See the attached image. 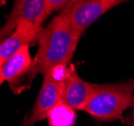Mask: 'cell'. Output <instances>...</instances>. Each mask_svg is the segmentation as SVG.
Here are the masks:
<instances>
[{"label":"cell","mask_w":134,"mask_h":126,"mask_svg":"<svg viewBox=\"0 0 134 126\" xmlns=\"http://www.w3.org/2000/svg\"><path fill=\"white\" fill-rule=\"evenodd\" d=\"M68 73V66L60 65L44 75L42 86L32 107V111L25 121H23L22 126H34L40 120L47 119L48 112L62 101L63 88Z\"/></svg>","instance_id":"3957f363"},{"label":"cell","mask_w":134,"mask_h":126,"mask_svg":"<svg viewBox=\"0 0 134 126\" xmlns=\"http://www.w3.org/2000/svg\"><path fill=\"white\" fill-rule=\"evenodd\" d=\"M49 126H74L77 120L76 110L60 101L47 116Z\"/></svg>","instance_id":"9c48e42d"},{"label":"cell","mask_w":134,"mask_h":126,"mask_svg":"<svg viewBox=\"0 0 134 126\" xmlns=\"http://www.w3.org/2000/svg\"><path fill=\"white\" fill-rule=\"evenodd\" d=\"M42 29V27L36 26L28 21L20 22L13 32L0 45V66L22 47L38 42Z\"/></svg>","instance_id":"52a82bcc"},{"label":"cell","mask_w":134,"mask_h":126,"mask_svg":"<svg viewBox=\"0 0 134 126\" xmlns=\"http://www.w3.org/2000/svg\"><path fill=\"white\" fill-rule=\"evenodd\" d=\"M3 82H4V80L2 78V75H1V66H0V85H1Z\"/></svg>","instance_id":"4fadbf2b"},{"label":"cell","mask_w":134,"mask_h":126,"mask_svg":"<svg viewBox=\"0 0 134 126\" xmlns=\"http://www.w3.org/2000/svg\"><path fill=\"white\" fill-rule=\"evenodd\" d=\"M82 34L75 30L63 15H57L43 28L38 40V50L27 76L29 84L38 75H46L53 68L71 62Z\"/></svg>","instance_id":"6da1fadb"},{"label":"cell","mask_w":134,"mask_h":126,"mask_svg":"<svg viewBox=\"0 0 134 126\" xmlns=\"http://www.w3.org/2000/svg\"><path fill=\"white\" fill-rule=\"evenodd\" d=\"M121 3L120 0H74L60 14L75 30L83 34L102 15Z\"/></svg>","instance_id":"277c9868"},{"label":"cell","mask_w":134,"mask_h":126,"mask_svg":"<svg viewBox=\"0 0 134 126\" xmlns=\"http://www.w3.org/2000/svg\"><path fill=\"white\" fill-rule=\"evenodd\" d=\"M96 89L97 84L84 81L79 76L74 65H71L63 88L62 101L75 110H84L96 92Z\"/></svg>","instance_id":"8992f818"},{"label":"cell","mask_w":134,"mask_h":126,"mask_svg":"<svg viewBox=\"0 0 134 126\" xmlns=\"http://www.w3.org/2000/svg\"><path fill=\"white\" fill-rule=\"evenodd\" d=\"M129 126H134V120H133V122H132V123H131V124H130Z\"/></svg>","instance_id":"5bb4252c"},{"label":"cell","mask_w":134,"mask_h":126,"mask_svg":"<svg viewBox=\"0 0 134 126\" xmlns=\"http://www.w3.org/2000/svg\"><path fill=\"white\" fill-rule=\"evenodd\" d=\"M133 120H134V105H133V107H132V111H131V113L129 114V117H128V119H127L128 126L133 122Z\"/></svg>","instance_id":"8fae6325"},{"label":"cell","mask_w":134,"mask_h":126,"mask_svg":"<svg viewBox=\"0 0 134 126\" xmlns=\"http://www.w3.org/2000/svg\"><path fill=\"white\" fill-rule=\"evenodd\" d=\"M34 59L29 52V47H24L19 52L13 54L10 59L1 65V75L4 82L9 83L10 87L17 92V86L20 79L28 74L31 70Z\"/></svg>","instance_id":"ba28073f"},{"label":"cell","mask_w":134,"mask_h":126,"mask_svg":"<svg viewBox=\"0 0 134 126\" xmlns=\"http://www.w3.org/2000/svg\"><path fill=\"white\" fill-rule=\"evenodd\" d=\"M6 39H7V36L4 34V33H3V31L0 29V45H1V43H2L4 40H6Z\"/></svg>","instance_id":"7c38bea8"},{"label":"cell","mask_w":134,"mask_h":126,"mask_svg":"<svg viewBox=\"0 0 134 126\" xmlns=\"http://www.w3.org/2000/svg\"><path fill=\"white\" fill-rule=\"evenodd\" d=\"M47 17V0H16L13 2V7L5 23L0 29L8 37L20 22L28 21L41 27L42 22Z\"/></svg>","instance_id":"5b68a950"},{"label":"cell","mask_w":134,"mask_h":126,"mask_svg":"<svg viewBox=\"0 0 134 126\" xmlns=\"http://www.w3.org/2000/svg\"><path fill=\"white\" fill-rule=\"evenodd\" d=\"M71 1L67 0H47V11L48 16L54 11L64 10L70 4Z\"/></svg>","instance_id":"30bf717a"},{"label":"cell","mask_w":134,"mask_h":126,"mask_svg":"<svg viewBox=\"0 0 134 126\" xmlns=\"http://www.w3.org/2000/svg\"><path fill=\"white\" fill-rule=\"evenodd\" d=\"M134 105V80L115 84H97L96 92L84 111L103 122L122 120Z\"/></svg>","instance_id":"7a4b0ae2"}]
</instances>
